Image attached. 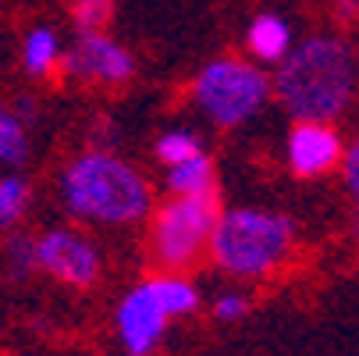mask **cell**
Segmentation results:
<instances>
[{"instance_id": "cell-2", "label": "cell", "mask_w": 359, "mask_h": 356, "mask_svg": "<svg viewBox=\"0 0 359 356\" xmlns=\"http://www.w3.org/2000/svg\"><path fill=\"white\" fill-rule=\"evenodd\" d=\"M61 203L75 221L86 225H104V228H125L153 211V192L149 182L121 161L111 150H86L72 157L57 182Z\"/></svg>"}, {"instance_id": "cell-13", "label": "cell", "mask_w": 359, "mask_h": 356, "mask_svg": "<svg viewBox=\"0 0 359 356\" xmlns=\"http://www.w3.org/2000/svg\"><path fill=\"white\" fill-rule=\"evenodd\" d=\"M168 189L171 196H196V192H214V164L207 154H196L182 164L168 168Z\"/></svg>"}, {"instance_id": "cell-12", "label": "cell", "mask_w": 359, "mask_h": 356, "mask_svg": "<svg viewBox=\"0 0 359 356\" xmlns=\"http://www.w3.org/2000/svg\"><path fill=\"white\" fill-rule=\"evenodd\" d=\"M22 65L29 75L36 79H46L61 65V39L54 29H32L25 36V46H22Z\"/></svg>"}, {"instance_id": "cell-22", "label": "cell", "mask_w": 359, "mask_h": 356, "mask_svg": "<svg viewBox=\"0 0 359 356\" xmlns=\"http://www.w3.org/2000/svg\"><path fill=\"white\" fill-rule=\"evenodd\" d=\"M11 111H15V114H18V118H22L25 125H32V121L39 118V111H36V104H32V96H18Z\"/></svg>"}, {"instance_id": "cell-17", "label": "cell", "mask_w": 359, "mask_h": 356, "mask_svg": "<svg viewBox=\"0 0 359 356\" xmlns=\"http://www.w3.org/2000/svg\"><path fill=\"white\" fill-rule=\"evenodd\" d=\"M196 154H203V146H199V139L192 136V132H182V128H175V132H164L161 139H157V157L171 168V164H182V161H189V157H196Z\"/></svg>"}, {"instance_id": "cell-15", "label": "cell", "mask_w": 359, "mask_h": 356, "mask_svg": "<svg viewBox=\"0 0 359 356\" xmlns=\"http://www.w3.org/2000/svg\"><path fill=\"white\" fill-rule=\"evenodd\" d=\"M36 271V235L11 228V235L4 239V275L11 282H29Z\"/></svg>"}, {"instance_id": "cell-5", "label": "cell", "mask_w": 359, "mask_h": 356, "mask_svg": "<svg viewBox=\"0 0 359 356\" xmlns=\"http://www.w3.org/2000/svg\"><path fill=\"white\" fill-rule=\"evenodd\" d=\"M267 100L271 79L242 58H214L192 82V104L217 128H235L249 121L256 111H264Z\"/></svg>"}, {"instance_id": "cell-19", "label": "cell", "mask_w": 359, "mask_h": 356, "mask_svg": "<svg viewBox=\"0 0 359 356\" xmlns=\"http://www.w3.org/2000/svg\"><path fill=\"white\" fill-rule=\"evenodd\" d=\"M249 314V296L245 292H224L217 303H214V317L217 321H242Z\"/></svg>"}, {"instance_id": "cell-3", "label": "cell", "mask_w": 359, "mask_h": 356, "mask_svg": "<svg viewBox=\"0 0 359 356\" xmlns=\"http://www.w3.org/2000/svg\"><path fill=\"white\" fill-rule=\"evenodd\" d=\"M207 253L231 278H271L295 253V225L288 214L264 207H231L217 214Z\"/></svg>"}, {"instance_id": "cell-21", "label": "cell", "mask_w": 359, "mask_h": 356, "mask_svg": "<svg viewBox=\"0 0 359 356\" xmlns=\"http://www.w3.org/2000/svg\"><path fill=\"white\" fill-rule=\"evenodd\" d=\"M334 18L341 25H352L359 18V0H334Z\"/></svg>"}, {"instance_id": "cell-14", "label": "cell", "mask_w": 359, "mask_h": 356, "mask_svg": "<svg viewBox=\"0 0 359 356\" xmlns=\"http://www.w3.org/2000/svg\"><path fill=\"white\" fill-rule=\"evenodd\" d=\"M29 161V125L0 104V164L22 168Z\"/></svg>"}, {"instance_id": "cell-8", "label": "cell", "mask_w": 359, "mask_h": 356, "mask_svg": "<svg viewBox=\"0 0 359 356\" xmlns=\"http://www.w3.org/2000/svg\"><path fill=\"white\" fill-rule=\"evenodd\" d=\"M168 314L157 303L149 289V278L139 282L135 289H128L114 310V328H118V342L125 349V356H149L161 345L164 331H168Z\"/></svg>"}, {"instance_id": "cell-24", "label": "cell", "mask_w": 359, "mask_h": 356, "mask_svg": "<svg viewBox=\"0 0 359 356\" xmlns=\"http://www.w3.org/2000/svg\"><path fill=\"white\" fill-rule=\"evenodd\" d=\"M4 356H11V352H4Z\"/></svg>"}, {"instance_id": "cell-16", "label": "cell", "mask_w": 359, "mask_h": 356, "mask_svg": "<svg viewBox=\"0 0 359 356\" xmlns=\"http://www.w3.org/2000/svg\"><path fill=\"white\" fill-rule=\"evenodd\" d=\"M29 182L22 178V175H4L0 178V232H11L22 218H25V211H29Z\"/></svg>"}, {"instance_id": "cell-6", "label": "cell", "mask_w": 359, "mask_h": 356, "mask_svg": "<svg viewBox=\"0 0 359 356\" xmlns=\"http://www.w3.org/2000/svg\"><path fill=\"white\" fill-rule=\"evenodd\" d=\"M36 268L46 271L50 278H57L61 285L89 289L104 271V261H100V249L93 246L86 232L61 225L36 235Z\"/></svg>"}, {"instance_id": "cell-11", "label": "cell", "mask_w": 359, "mask_h": 356, "mask_svg": "<svg viewBox=\"0 0 359 356\" xmlns=\"http://www.w3.org/2000/svg\"><path fill=\"white\" fill-rule=\"evenodd\" d=\"M149 289L153 296H157V303L164 307V314L175 321V317H185L199 307V289L185 278V275H157V278H149Z\"/></svg>"}, {"instance_id": "cell-7", "label": "cell", "mask_w": 359, "mask_h": 356, "mask_svg": "<svg viewBox=\"0 0 359 356\" xmlns=\"http://www.w3.org/2000/svg\"><path fill=\"white\" fill-rule=\"evenodd\" d=\"M61 68L79 82L118 89L135 75V58L125 46H118L107 32H79L72 54H61Z\"/></svg>"}, {"instance_id": "cell-4", "label": "cell", "mask_w": 359, "mask_h": 356, "mask_svg": "<svg viewBox=\"0 0 359 356\" xmlns=\"http://www.w3.org/2000/svg\"><path fill=\"white\" fill-rule=\"evenodd\" d=\"M221 203L214 192H196V196H171L157 211H149V253L161 271L182 275L199 264L207 253L210 232L217 225Z\"/></svg>"}, {"instance_id": "cell-9", "label": "cell", "mask_w": 359, "mask_h": 356, "mask_svg": "<svg viewBox=\"0 0 359 356\" xmlns=\"http://www.w3.org/2000/svg\"><path fill=\"white\" fill-rule=\"evenodd\" d=\"M345 143L331 121H295L288 132V168L299 178H320L341 164Z\"/></svg>"}, {"instance_id": "cell-20", "label": "cell", "mask_w": 359, "mask_h": 356, "mask_svg": "<svg viewBox=\"0 0 359 356\" xmlns=\"http://www.w3.org/2000/svg\"><path fill=\"white\" fill-rule=\"evenodd\" d=\"M341 171H345V189L359 203V139L341 154Z\"/></svg>"}, {"instance_id": "cell-18", "label": "cell", "mask_w": 359, "mask_h": 356, "mask_svg": "<svg viewBox=\"0 0 359 356\" xmlns=\"http://www.w3.org/2000/svg\"><path fill=\"white\" fill-rule=\"evenodd\" d=\"M114 15V0H72V18L79 32H104Z\"/></svg>"}, {"instance_id": "cell-10", "label": "cell", "mask_w": 359, "mask_h": 356, "mask_svg": "<svg viewBox=\"0 0 359 356\" xmlns=\"http://www.w3.org/2000/svg\"><path fill=\"white\" fill-rule=\"evenodd\" d=\"M245 43H249V50H252L256 61L278 65V61L288 54V46H292V32H288L285 18H278V15H260V18H252V25H249V32H245Z\"/></svg>"}, {"instance_id": "cell-23", "label": "cell", "mask_w": 359, "mask_h": 356, "mask_svg": "<svg viewBox=\"0 0 359 356\" xmlns=\"http://www.w3.org/2000/svg\"><path fill=\"white\" fill-rule=\"evenodd\" d=\"M352 239H355V246H359V203H355V218H352Z\"/></svg>"}, {"instance_id": "cell-1", "label": "cell", "mask_w": 359, "mask_h": 356, "mask_svg": "<svg viewBox=\"0 0 359 356\" xmlns=\"http://www.w3.org/2000/svg\"><path fill=\"white\" fill-rule=\"evenodd\" d=\"M271 93L295 121H334L355 96V54L341 36H310L278 61Z\"/></svg>"}]
</instances>
